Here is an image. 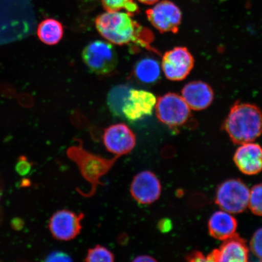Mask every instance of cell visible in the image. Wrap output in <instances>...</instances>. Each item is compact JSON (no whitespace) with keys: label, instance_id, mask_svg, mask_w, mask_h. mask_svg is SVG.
Listing matches in <instances>:
<instances>
[{"label":"cell","instance_id":"cell-1","mask_svg":"<svg viewBox=\"0 0 262 262\" xmlns=\"http://www.w3.org/2000/svg\"><path fill=\"white\" fill-rule=\"evenodd\" d=\"M100 34L117 45L133 44L157 53L151 47L154 35L149 29L144 28L132 18L127 12H106L98 15L95 21Z\"/></svg>","mask_w":262,"mask_h":262},{"label":"cell","instance_id":"cell-2","mask_svg":"<svg viewBox=\"0 0 262 262\" xmlns=\"http://www.w3.org/2000/svg\"><path fill=\"white\" fill-rule=\"evenodd\" d=\"M224 129L234 144L253 142L262 134V111L253 104L235 103L225 121Z\"/></svg>","mask_w":262,"mask_h":262},{"label":"cell","instance_id":"cell-3","mask_svg":"<svg viewBox=\"0 0 262 262\" xmlns=\"http://www.w3.org/2000/svg\"><path fill=\"white\" fill-rule=\"evenodd\" d=\"M78 145L71 146L67 150V156L76 164L84 179L89 182L91 188L87 193L79 192L82 195L89 198L96 192L99 185H103L100 181L102 177L112 168L119 156L107 159L94 155L84 148L83 142L78 140Z\"/></svg>","mask_w":262,"mask_h":262},{"label":"cell","instance_id":"cell-4","mask_svg":"<svg viewBox=\"0 0 262 262\" xmlns=\"http://www.w3.org/2000/svg\"><path fill=\"white\" fill-rule=\"evenodd\" d=\"M156 112L160 122L171 129L184 126L191 117V109L183 97L172 93L157 99Z\"/></svg>","mask_w":262,"mask_h":262},{"label":"cell","instance_id":"cell-5","mask_svg":"<svg viewBox=\"0 0 262 262\" xmlns=\"http://www.w3.org/2000/svg\"><path fill=\"white\" fill-rule=\"evenodd\" d=\"M82 58L92 73L97 75L113 73L118 64L116 49L112 45L104 41L90 42L83 49Z\"/></svg>","mask_w":262,"mask_h":262},{"label":"cell","instance_id":"cell-6","mask_svg":"<svg viewBox=\"0 0 262 262\" xmlns=\"http://www.w3.org/2000/svg\"><path fill=\"white\" fill-rule=\"evenodd\" d=\"M250 192L247 186L241 180H228L219 186L215 202L223 210L238 214L247 209Z\"/></svg>","mask_w":262,"mask_h":262},{"label":"cell","instance_id":"cell-7","mask_svg":"<svg viewBox=\"0 0 262 262\" xmlns=\"http://www.w3.org/2000/svg\"><path fill=\"white\" fill-rule=\"evenodd\" d=\"M83 213H76L68 209L55 212L49 220V229L54 238L60 241H70L80 234Z\"/></svg>","mask_w":262,"mask_h":262},{"label":"cell","instance_id":"cell-8","mask_svg":"<svg viewBox=\"0 0 262 262\" xmlns=\"http://www.w3.org/2000/svg\"><path fill=\"white\" fill-rule=\"evenodd\" d=\"M146 15L150 24L160 32H178L182 15L174 3L163 0L147 10Z\"/></svg>","mask_w":262,"mask_h":262},{"label":"cell","instance_id":"cell-9","mask_svg":"<svg viewBox=\"0 0 262 262\" xmlns=\"http://www.w3.org/2000/svg\"><path fill=\"white\" fill-rule=\"evenodd\" d=\"M194 64V58L187 48L176 47L163 55L162 67L168 79L181 81L187 77Z\"/></svg>","mask_w":262,"mask_h":262},{"label":"cell","instance_id":"cell-10","mask_svg":"<svg viewBox=\"0 0 262 262\" xmlns=\"http://www.w3.org/2000/svg\"><path fill=\"white\" fill-rule=\"evenodd\" d=\"M103 143L108 152L120 157L132 151L136 137L126 124H115L104 130Z\"/></svg>","mask_w":262,"mask_h":262},{"label":"cell","instance_id":"cell-11","mask_svg":"<svg viewBox=\"0 0 262 262\" xmlns=\"http://www.w3.org/2000/svg\"><path fill=\"white\" fill-rule=\"evenodd\" d=\"M130 191L133 198L139 204H151L157 201L161 194V183L153 172H141L134 177Z\"/></svg>","mask_w":262,"mask_h":262},{"label":"cell","instance_id":"cell-12","mask_svg":"<svg viewBox=\"0 0 262 262\" xmlns=\"http://www.w3.org/2000/svg\"><path fill=\"white\" fill-rule=\"evenodd\" d=\"M157 103L155 95L145 90L132 89L123 108V117L129 122H137L152 115Z\"/></svg>","mask_w":262,"mask_h":262},{"label":"cell","instance_id":"cell-13","mask_svg":"<svg viewBox=\"0 0 262 262\" xmlns=\"http://www.w3.org/2000/svg\"><path fill=\"white\" fill-rule=\"evenodd\" d=\"M207 261H247L249 250L243 238L235 233L225 240L220 248L206 256Z\"/></svg>","mask_w":262,"mask_h":262},{"label":"cell","instance_id":"cell-14","mask_svg":"<svg viewBox=\"0 0 262 262\" xmlns=\"http://www.w3.org/2000/svg\"><path fill=\"white\" fill-rule=\"evenodd\" d=\"M234 161L245 174H257L262 171V147L252 142L243 144L235 152Z\"/></svg>","mask_w":262,"mask_h":262},{"label":"cell","instance_id":"cell-15","mask_svg":"<svg viewBox=\"0 0 262 262\" xmlns=\"http://www.w3.org/2000/svg\"><path fill=\"white\" fill-rule=\"evenodd\" d=\"M182 97L190 109L202 111L211 105L214 100V92L205 82L192 81L183 88Z\"/></svg>","mask_w":262,"mask_h":262},{"label":"cell","instance_id":"cell-16","mask_svg":"<svg viewBox=\"0 0 262 262\" xmlns=\"http://www.w3.org/2000/svg\"><path fill=\"white\" fill-rule=\"evenodd\" d=\"M237 222L227 212L217 211L211 215L208 222L209 234L219 241H225L235 233Z\"/></svg>","mask_w":262,"mask_h":262},{"label":"cell","instance_id":"cell-17","mask_svg":"<svg viewBox=\"0 0 262 262\" xmlns=\"http://www.w3.org/2000/svg\"><path fill=\"white\" fill-rule=\"evenodd\" d=\"M134 74L141 83L152 84L160 79L161 71L158 61L152 58H144L137 62Z\"/></svg>","mask_w":262,"mask_h":262},{"label":"cell","instance_id":"cell-18","mask_svg":"<svg viewBox=\"0 0 262 262\" xmlns=\"http://www.w3.org/2000/svg\"><path fill=\"white\" fill-rule=\"evenodd\" d=\"M37 35L43 43L55 45L63 38L64 29L60 21L54 18H47L38 25Z\"/></svg>","mask_w":262,"mask_h":262},{"label":"cell","instance_id":"cell-19","mask_svg":"<svg viewBox=\"0 0 262 262\" xmlns=\"http://www.w3.org/2000/svg\"><path fill=\"white\" fill-rule=\"evenodd\" d=\"M131 88L127 85H118L110 91L107 103L111 112L115 116L123 117L122 110L128 98Z\"/></svg>","mask_w":262,"mask_h":262},{"label":"cell","instance_id":"cell-20","mask_svg":"<svg viewBox=\"0 0 262 262\" xmlns=\"http://www.w3.org/2000/svg\"><path fill=\"white\" fill-rule=\"evenodd\" d=\"M101 2L107 12L120 11L123 9L132 16L139 12L138 6L134 0H101Z\"/></svg>","mask_w":262,"mask_h":262},{"label":"cell","instance_id":"cell-21","mask_svg":"<svg viewBox=\"0 0 262 262\" xmlns=\"http://www.w3.org/2000/svg\"><path fill=\"white\" fill-rule=\"evenodd\" d=\"M114 260L115 255L113 252L100 245L90 249L84 260L87 262H111Z\"/></svg>","mask_w":262,"mask_h":262},{"label":"cell","instance_id":"cell-22","mask_svg":"<svg viewBox=\"0 0 262 262\" xmlns=\"http://www.w3.org/2000/svg\"><path fill=\"white\" fill-rule=\"evenodd\" d=\"M248 206L253 214L262 216V183L252 188L250 192Z\"/></svg>","mask_w":262,"mask_h":262},{"label":"cell","instance_id":"cell-23","mask_svg":"<svg viewBox=\"0 0 262 262\" xmlns=\"http://www.w3.org/2000/svg\"><path fill=\"white\" fill-rule=\"evenodd\" d=\"M250 247L252 253L262 261V228L255 232L251 238Z\"/></svg>","mask_w":262,"mask_h":262},{"label":"cell","instance_id":"cell-24","mask_svg":"<svg viewBox=\"0 0 262 262\" xmlns=\"http://www.w3.org/2000/svg\"><path fill=\"white\" fill-rule=\"evenodd\" d=\"M32 165L25 156H19L15 165V171L19 176H26L30 172Z\"/></svg>","mask_w":262,"mask_h":262},{"label":"cell","instance_id":"cell-25","mask_svg":"<svg viewBox=\"0 0 262 262\" xmlns=\"http://www.w3.org/2000/svg\"><path fill=\"white\" fill-rule=\"evenodd\" d=\"M46 261H72L73 258L63 251H57L49 254L45 260Z\"/></svg>","mask_w":262,"mask_h":262},{"label":"cell","instance_id":"cell-26","mask_svg":"<svg viewBox=\"0 0 262 262\" xmlns=\"http://www.w3.org/2000/svg\"><path fill=\"white\" fill-rule=\"evenodd\" d=\"M186 259L188 261H207L206 257L200 251H194L189 254L186 257Z\"/></svg>","mask_w":262,"mask_h":262},{"label":"cell","instance_id":"cell-27","mask_svg":"<svg viewBox=\"0 0 262 262\" xmlns=\"http://www.w3.org/2000/svg\"><path fill=\"white\" fill-rule=\"evenodd\" d=\"M11 227L15 231H20L24 228L25 222L22 219L15 217L11 222Z\"/></svg>","mask_w":262,"mask_h":262},{"label":"cell","instance_id":"cell-28","mask_svg":"<svg viewBox=\"0 0 262 262\" xmlns=\"http://www.w3.org/2000/svg\"><path fill=\"white\" fill-rule=\"evenodd\" d=\"M171 225V223L168 219H163L159 222V228L162 232H166L169 230Z\"/></svg>","mask_w":262,"mask_h":262},{"label":"cell","instance_id":"cell-29","mask_svg":"<svg viewBox=\"0 0 262 262\" xmlns=\"http://www.w3.org/2000/svg\"><path fill=\"white\" fill-rule=\"evenodd\" d=\"M134 262H152L157 261L155 258L147 255H139L133 260Z\"/></svg>","mask_w":262,"mask_h":262},{"label":"cell","instance_id":"cell-30","mask_svg":"<svg viewBox=\"0 0 262 262\" xmlns=\"http://www.w3.org/2000/svg\"><path fill=\"white\" fill-rule=\"evenodd\" d=\"M138 1L143 3V4L152 5L156 4V3L158 2L159 0H138Z\"/></svg>","mask_w":262,"mask_h":262},{"label":"cell","instance_id":"cell-31","mask_svg":"<svg viewBox=\"0 0 262 262\" xmlns=\"http://www.w3.org/2000/svg\"><path fill=\"white\" fill-rule=\"evenodd\" d=\"M22 186H28L30 185V182L27 179H25V181L21 183Z\"/></svg>","mask_w":262,"mask_h":262}]
</instances>
